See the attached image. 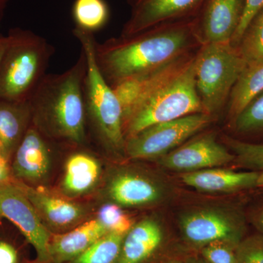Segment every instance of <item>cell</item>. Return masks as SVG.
<instances>
[{
	"label": "cell",
	"mask_w": 263,
	"mask_h": 263,
	"mask_svg": "<svg viewBox=\"0 0 263 263\" xmlns=\"http://www.w3.org/2000/svg\"><path fill=\"white\" fill-rule=\"evenodd\" d=\"M202 46L194 18L162 24L129 37L96 42L95 60L110 86L155 70Z\"/></svg>",
	"instance_id": "obj_1"
},
{
	"label": "cell",
	"mask_w": 263,
	"mask_h": 263,
	"mask_svg": "<svg viewBox=\"0 0 263 263\" xmlns=\"http://www.w3.org/2000/svg\"><path fill=\"white\" fill-rule=\"evenodd\" d=\"M86 58L81 48L73 65L59 74H46L29 99L32 124L43 136L75 144L86 141L84 80Z\"/></svg>",
	"instance_id": "obj_2"
},
{
	"label": "cell",
	"mask_w": 263,
	"mask_h": 263,
	"mask_svg": "<svg viewBox=\"0 0 263 263\" xmlns=\"http://www.w3.org/2000/svg\"><path fill=\"white\" fill-rule=\"evenodd\" d=\"M0 63V99L29 101L46 76L54 48L46 38L29 29L14 27Z\"/></svg>",
	"instance_id": "obj_3"
},
{
	"label": "cell",
	"mask_w": 263,
	"mask_h": 263,
	"mask_svg": "<svg viewBox=\"0 0 263 263\" xmlns=\"http://www.w3.org/2000/svg\"><path fill=\"white\" fill-rule=\"evenodd\" d=\"M72 34L80 43L86 58L83 86L86 122L89 121L99 141L106 148L124 151L126 140L122 105L97 65L94 33L74 27Z\"/></svg>",
	"instance_id": "obj_4"
},
{
	"label": "cell",
	"mask_w": 263,
	"mask_h": 263,
	"mask_svg": "<svg viewBox=\"0 0 263 263\" xmlns=\"http://www.w3.org/2000/svg\"><path fill=\"white\" fill-rule=\"evenodd\" d=\"M196 57V55H195ZM195 59L183 72L142 100L124 120L125 140L147 127L205 113L195 84Z\"/></svg>",
	"instance_id": "obj_5"
},
{
	"label": "cell",
	"mask_w": 263,
	"mask_h": 263,
	"mask_svg": "<svg viewBox=\"0 0 263 263\" xmlns=\"http://www.w3.org/2000/svg\"><path fill=\"white\" fill-rule=\"evenodd\" d=\"M247 67L230 43L200 46L195 60V84L205 113L213 116L220 111Z\"/></svg>",
	"instance_id": "obj_6"
},
{
	"label": "cell",
	"mask_w": 263,
	"mask_h": 263,
	"mask_svg": "<svg viewBox=\"0 0 263 263\" xmlns=\"http://www.w3.org/2000/svg\"><path fill=\"white\" fill-rule=\"evenodd\" d=\"M183 240L193 248L200 249L215 241L237 245L247 235V217L237 209L203 208L180 216Z\"/></svg>",
	"instance_id": "obj_7"
},
{
	"label": "cell",
	"mask_w": 263,
	"mask_h": 263,
	"mask_svg": "<svg viewBox=\"0 0 263 263\" xmlns=\"http://www.w3.org/2000/svg\"><path fill=\"white\" fill-rule=\"evenodd\" d=\"M212 119L209 114L197 113L155 124L127 138L124 152L132 159L161 158L206 127Z\"/></svg>",
	"instance_id": "obj_8"
},
{
	"label": "cell",
	"mask_w": 263,
	"mask_h": 263,
	"mask_svg": "<svg viewBox=\"0 0 263 263\" xmlns=\"http://www.w3.org/2000/svg\"><path fill=\"white\" fill-rule=\"evenodd\" d=\"M0 219L9 221L35 249L41 261L50 258V234L35 208L15 182L0 186Z\"/></svg>",
	"instance_id": "obj_9"
},
{
	"label": "cell",
	"mask_w": 263,
	"mask_h": 263,
	"mask_svg": "<svg viewBox=\"0 0 263 263\" xmlns=\"http://www.w3.org/2000/svg\"><path fill=\"white\" fill-rule=\"evenodd\" d=\"M130 15L121 37H129L160 24L195 18L205 0H127Z\"/></svg>",
	"instance_id": "obj_10"
},
{
	"label": "cell",
	"mask_w": 263,
	"mask_h": 263,
	"mask_svg": "<svg viewBox=\"0 0 263 263\" xmlns=\"http://www.w3.org/2000/svg\"><path fill=\"white\" fill-rule=\"evenodd\" d=\"M235 160V155L218 143L214 135L208 134L183 143L161 157L160 163L165 168L185 174L221 167Z\"/></svg>",
	"instance_id": "obj_11"
},
{
	"label": "cell",
	"mask_w": 263,
	"mask_h": 263,
	"mask_svg": "<svg viewBox=\"0 0 263 263\" xmlns=\"http://www.w3.org/2000/svg\"><path fill=\"white\" fill-rule=\"evenodd\" d=\"M246 0H205L194 18L202 45L231 42L238 28Z\"/></svg>",
	"instance_id": "obj_12"
},
{
	"label": "cell",
	"mask_w": 263,
	"mask_h": 263,
	"mask_svg": "<svg viewBox=\"0 0 263 263\" xmlns=\"http://www.w3.org/2000/svg\"><path fill=\"white\" fill-rule=\"evenodd\" d=\"M196 53H189L155 70L129 78L111 86L122 105L123 121L142 100L183 72L193 62Z\"/></svg>",
	"instance_id": "obj_13"
},
{
	"label": "cell",
	"mask_w": 263,
	"mask_h": 263,
	"mask_svg": "<svg viewBox=\"0 0 263 263\" xmlns=\"http://www.w3.org/2000/svg\"><path fill=\"white\" fill-rule=\"evenodd\" d=\"M46 140L45 136L32 124L10 161L15 181L26 184L36 183L47 175L50 151Z\"/></svg>",
	"instance_id": "obj_14"
},
{
	"label": "cell",
	"mask_w": 263,
	"mask_h": 263,
	"mask_svg": "<svg viewBox=\"0 0 263 263\" xmlns=\"http://www.w3.org/2000/svg\"><path fill=\"white\" fill-rule=\"evenodd\" d=\"M258 171H235L213 167L185 173L181 181L186 186L209 193H238L258 188Z\"/></svg>",
	"instance_id": "obj_15"
},
{
	"label": "cell",
	"mask_w": 263,
	"mask_h": 263,
	"mask_svg": "<svg viewBox=\"0 0 263 263\" xmlns=\"http://www.w3.org/2000/svg\"><path fill=\"white\" fill-rule=\"evenodd\" d=\"M162 227L155 219H143L124 236L117 263H143L157 253L164 242Z\"/></svg>",
	"instance_id": "obj_16"
},
{
	"label": "cell",
	"mask_w": 263,
	"mask_h": 263,
	"mask_svg": "<svg viewBox=\"0 0 263 263\" xmlns=\"http://www.w3.org/2000/svg\"><path fill=\"white\" fill-rule=\"evenodd\" d=\"M108 195L117 205L137 207L158 202L162 192L152 180L132 173H122L110 181Z\"/></svg>",
	"instance_id": "obj_17"
},
{
	"label": "cell",
	"mask_w": 263,
	"mask_h": 263,
	"mask_svg": "<svg viewBox=\"0 0 263 263\" xmlns=\"http://www.w3.org/2000/svg\"><path fill=\"white\" fill-rule=\"evenodd\" d=\"M32 124L29 100L16 102L0 99V146L10 161Z\"/></svg>",
	"instance_id": "obj_18"
},
{
	"label": "cell",
	"mask_w": 263,
	"mask_h": 263,
	"mask_svg": "<svg viewBox=\"0 0 263 263\" xmlns=\"http://www.w3.org/2000/svg\"><path fill=\"white\" fill-rule=\"evenodd\" d=\"M107 233L108 230L98 219L86 221L76 229L53 238L50 242V258L57 263L72 260Z\"/></svg>",
	"instance_id": "obj_19"
},
{
	"label": "cell",
	"mask_w": 263,
	"mask_h": 263,
	"mask_svg": "<svg viewBox=\"0 0 263 263\" xmlns=\"http://www.w3.org/2000/svg\"><path fill=\"white\" fill-rule=\"evenodd\" d=\"M32 202L38 214H41L56 227H67L73 224L84 215V210L77 204L34 190L26 183L14 181Z\"/></svg>",
	"instance_id": "obj_20"
},
{
	"label": "cell",
	"mask_w": 263,
	"mask_h": 263,
	"mask_svg": "<svg viewBox=\"0 0 263 263\" xmlns=\"http://www.w3.org/2000/svg\"><path fill=\"white\" fill-rule=\"evenodd\" d=\"M100 174V164L95 157L82 152L73 154L66 162L64 190L73 195L86 193L96 184Z\"/></svg>",
	"instance_id": "obj_21"
},
{
	"label": "cell",
	"mask_w": 263,
	"mask_h": 263,
	"mask_svg": "<svg viewBox=\"0 0 263 263\" xmlns=\"http://www.w3.org/2000/svg\"><path fill=\"white\" fill-rule=\"evenodd\" d=\"M263 91V65L243 70L230 96L229 116L234 119L257 95Z\"/></svg>",
	"instance_id": "obj_22"
},
{
	"label": "cell",
	"mask_w": 263,
	"mask_h": 263,
	"mask_svg": "<svg viewBox=\"0 0 263 263\" xmlns=\"http://www.w3.org/2000/svg\"><path fill=\"white\" fill-rule=\"evenodd\" d=\"M72 16L76 28L95 33L108 24L110 8L105 0H75Z\"/></svg>",
	"instance_id": "obj_23"
},
{
	"label": "cell",
	"mask_w": 263,
	"mask_h": 263,
	"mask_svg": "<svg viewBox=\"0 0 263 263\" xmlns=\"http://www.w3.org/2000/svg\"><path fill=\"white\" fill-rule=\"evenodd\" d=\"M236 48L248 67L263 65V9L249 24Z\"/></svg>",
	"instance_id": "obj_24"
},
{
	"label": "cell",
	"mask_w": 263,
	"mask_h": 263,
	"mask_svg": "<svg viewBox=\"0 0 263 263\" xmlns=\"http://www.w3.org/2000/svg\"><path fill=\"white\" fill-rule=\"evenodd\" d=\"M125 235L108 233L72 259V263H117Z\"/></svg>",
	"instance_id": "obj_25"
},
{
	"label": "cell",
	"mask_w": 263,
	"mask_h": 263,
	"mask_svg": "<svg viewBox=\"0 0 263 263\" xmlns=\"http://www.w3.org/2000/svg\"><path fill=\"white\" fill-rule=\"evenodd\" d=\"M234 129L243 136L263 135V91L233 119Z\"/></svg>",
	"instance_id": "obj_26"
},
{
	"label": "cell",
	"mask_w": 263,
	"mask_h": 263,
	"mask_svg": "<svg viewBox=\"0 0 263 263\" xmlns=\"http://www.w3.org/2000/svg\"><path fill=\"white\" fill-rule=\"evenodd\" d=\"M227 143L235 155V162L252 171H263V143H256L226 138Z\"/></svg>",
	"instance_id": "obj_27"
},
{
	"label": "cell",
	"mask_w": 263,
	"mask_h": 263,
	"mask_svg": "<svg viewBox=\"0 0 263 263\" xmlns=\"http://www.w3.org/2000/svg\"><path fill=\"white\" fill-rule=\"evenodd\" d=\"M97 219L108 233L126 235L134 226L130 217L117 204L108 203L99 210Z\"/></svg>",
	"instance_id": "obj_28"
},
{
	"label": "cell",
	"mask_w": 263,
	"mask_h": 263,
	"mask_svg": "<svg viewBox=\"0 0 263 263\" xmlns=\"http://www.w3.org/2000/svg\"><path fill=\"white\" fill-rule=\"evenodd\" d=\"M236 263H263V235H247L235 249Z\"/></svg>",
	"instance_id": "obj_29"
},
{
	"label": "cell",
	"mask_w": 263,
	"mask_h": 263,
	"mask_svg": "<svg viewBox=\"0 0 263 263\" xmlns=\"http://www.w3.org/2000/svg\"><path fill=\"white\" fill-rule=\"evenodd\" d=\"M235 246L224 241H215L204 246L200 257L205 263H236Z\"/></svg>",
	"instance_id": "obj_30"
},
{
	"label": "cell",
	"mask_w": 263,
	"mask_h": 263,
	"mask_svg": "<svg viewBox=\"0 0 263 263\" xmlns=\"http://www.w3.org/2000/svg\"><path fill=\"white\" fill-rule=\"evenodd\" d=\"M0 224V263H21V251L14 238Z\"/></svg>",
	"instance_id": "obj_31"
},
{
	"label": "cell",
	"mask_w": 263,
	"mask_h": 263,
	"mask_svg": "<svg viewBox=\"0 0 263 263\" xmlns=\"http://www.w3.org/2000/svg\"><path fill=\"white\" fill-rule=\"evenodd\" d=\"M263 9V0H246L245 11L230 44L236 48L243 33L256 15Z\"/></svg>",
	"instance_id": "obj_32"
},
{
	"label": "cell",
	"mask_w": 263,
	"mask_h": 263,
	"mask_svg": "<svg viewBox=\"0 0 263 263\" xmlns=\"http://www.w3.org/2000/svg\"><path fill=\"white\" fill-rule=\"evenodd\" d=\"M14 181L12 176L10 160L5 155L0 146V186Z\"/></svg>",
	"instance_id": "obj_33"
},
{
	"label": "cell",
	"mask_w": 263,
	"mask_h": 263,
	"mask_svg": "<svg viewBox=\"0 0 263 263\" xmlns=\"http://www.w3.org/2000/svg\"><path fill=\"white\" fill-rule=\"evenodd\" d=\"M249 219L257 232L263 235V201L252 208L249 214Z\"/></svg>",
	"instance_id": "obj_34"
},
{
	"label": "cell",
	"mask_w": 263,
	"mask_h": 263,
	"mask_svg": "<svg viewBox=\"0 0 263 263\" xmlns=\"http://www.w3.org/2000/svg\"><path fill=\"white\" fill-rule=\"evenodd\" d=\"M8 44V37L7 34H3L0 33V63L3 60L5 51Z\"/></svg>",
	"instance_id": "obj_35"
},
{
	"label": "cell",
	"mask_w": 263,
	"mask_h": 263,
	"mask_svg": "<svg viewBox=\"0 0 263 263\" xmlns=\"http://www.w3.org/2000/svg\"><path fill=\"white\" fill-rule=\"evenodd\" d=\"M11 0H0V23L4 18L5 10Z\"/></svg>",
	"instance_id": "obj_36"
},
{
	"label": "cell",
	"mask_w": 263,
	"mask_h": 263,
	"mask_svg": "<svg viewBox=\"0 0 263 263\" xmlns=\"http://www.w3.org/2000/svg\"><path fill=\"white\" fill-rule=\"evenodd\" d=\"M185 263H205L201 257H190L186 259Z\"/></svg>",
	"instance_id": "obj_37"
},
{
	"label": "cell",
	"mask_w": 263,
	"mask_h": 263,
	"mask_svg": "<svg viewBox=\"0 0 263 263\" xmlns=\"http://www.w3.org/2000/svg\"><path fill=\"white\" fill-rule=\"evenodd\" d=\"M258 188L263 189V171L259 173V176L258 179Z\"/></svg>",
	"instance_id": "obj_38"
}]
</instances>
